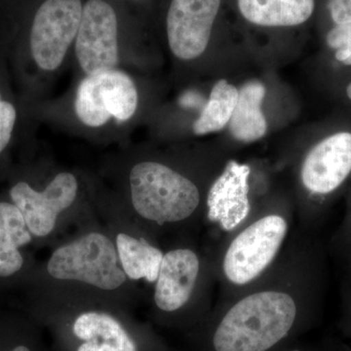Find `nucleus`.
<instances>
[{"instance_id": "obj_1", "label": "nucleus", "mask_w": 351, "mask_h": 351, "mask_svg": "<svg viewBox=\"0 0 351 351\" xmlns=\"http://www.w3.org/2000/svg\"><path fill=\"white\" fill-rule=\"evenodd\" d=\"M29 304L93 302L132 311L142 297L126 276L107 226L98 214L53 246L23 286Z\"/></svg>"}, {"instance_id": "obj_2", "label": "nucleus", "mask_w": 351, "mask_h": 351, "mask_svg": "<svg viewBox=\"0 0 351 351\" xmlns=\"http://www.w3.org/2000/svg\"><path fill=\"white\" fill-rule=\"evenodd\" d=\"M128 156L113 168L112 191H99L156 239L195 223L203 209L197 184L164 161Z\"/></svg>"}, {"instance_id": "obj_3", "label": "nucleus", "mask_w": 351, "mask_h": 351, "mask_svg": "<svg viewBox=\"0 0 351 351\" xmlns=\"http://www.w3.org/2000/svg\"><path fill=\"white\" fill-rule=\"evenodd\" d=\"M302 304L291 289L253 290L208 327L207 351H277L299 329Z\"/></svg>"}, {"instance_id": "obj_4", "label": "nucleus", "mask_w": 351, "mask_h": 351, "mask_svg": "<svg viewBox=\"0 0 351 351\" xmlns=\"http://www.w3.org/2000/svg\"><path fill=\"white\" fill-rule=\"evenodd\" d=\"M32 319L49 328L58 351H151L149 332L131 311L114 304L78 302L27 304Z\"/></svg>"}, {"instance_id": "obj_5", "label": "nucleus", "mask_w": 351, "mask_h": 351, "mask_svg": "<svg viewBox=\"0 0 351 351\" xmlns=\"http://www.w3.org/2000/svg\"><path fill=\"white\" fill-rule=\"evenodd\" d=\"M92 182L75 171L53 170L43 184L14 182L9 198L17 206L38 245L54 246L96 214Z\"/></svg>"}, {"instance_id": "obj_6", "label": "nucleus", "mask_w": 351, "mask_h": 351, "mask_svg": "<svg viewBox=\"0 0 351 351\" xmlns=\"http://www.w3.org/2000/svg\"><path fill=\"white\" fill-rule=\"evenodd\" d=\"M204 274V260L193 247L179 245L164 252L152 294L154 313L161 322L195 324Z\"/></svg>"}, {"instance_id": "obj_7", "label": "nucleus", "mask_w": 351, "mask_h": 351, "mask_svg": "<svg viewBox=\"0 0 351 351\" xmlns=\"http://www.w3.org/2000/svg\"><path fill=\"white\" fill-rule=\"evenodd\" d=\"M289 221L279 213L252 219L226 247L221 271L230 285L245 287L255 282L269 269L282 248Z\"/></svg>"}, {"instance_id": "obj_8", "label": "nucleus", "mask_w": 351, "mask_h": 351, "mask_svg": "<svg viewBox=\"0 0 351 351\" xmlns=\"http://www.w3.org/2000/svg\"><path fill=\"white\" fill-rule=\"evenodd\" d=\"M140 95L133 77L122 69L83 75L73 96L77 121L91 130L108 123H128L137 114Z\"/></svg>"}, {"instance_id": "obj_9", "label": "nucleus", "mask_w": 351, "mask_h": 351, "mask_svg": "<svg viewBox=\"0 0 351 351\" xmlns=\"http://www.w3.org/2000/svg\"><path fill=\"white\" fill-rule=\"evenodd\" d=\"M82 0H44L29 32V51L36 68L54 75L75 45L82 22Z\"/></svg>"}, {"instance_id": "obj_10", "label": "nucleus", "mask_w": 351, "mask_h": 351, "mask_svg": "<svg viewBox=\"0 0 351 351\" xmlns=\"http://www.w3.org/2000/svg\"><path fill=\"white\" fill-rule=\"evenodd\" d=\"M95 207L112 235L120 265L128 278L134 282L145 280L154 284L164 256L156 239L97 188Z\"/></svg>"}, {"instance_id": "obj_11", "label": "nucleus", "mask_w": 351, "mask_h": 351, "mask_svg": "<svg viewBox=\"0 0 351 351\" xmlns=\"http://www.w3.org/2000/svg\"><path fill=\"white\" fill-rule=\"evenodd\" d=\"M73 52L83 75L120 69L119 17L110 2H85Z\"/></svg>"}, {"instance_id": "obj_12", "label": "nucleus", "mask_w": 351, "mask_h": 351, "mask_svg": "<svg viewBox=\"0 0 351 351\" xmlns=\"http://www.w3.org/2000/svg\"><path fill=\"white\" fill-rule=\"evenodd\" d=\"M221 0H172L166 18L168 44L182 62L195 61L204 54Z\"/></svg>"}, {"instance_id": "obj_13", "label": "nucleus", "mask_w": 351, "mask_h": 351, "mask_svg": "<svg viewBox=\"0 0 351 351\" xmlns=\"http://www.w3.org/2000/svg\"><path fill=\"white\" fill-rule=\"evenodd\" d=\"M351 175V132L331 134L311 149L301 167L302 186L316 197L334 195Z\"/></svg>"}, {"instance_id": "obj_14", "label": "nucleus", "mask_w": 351, "mask_h": 351, "mask_svg": "<svg viewBox=\"0 0 351 351\" xmlns=\"http://www.w3.org/2000/svg\"><path fill=\"white\" fill-rule=\"evenodd\" d=\"M32 244L20 210L10 200L0 201V287L24 286L38 265L27 249Z\"/></svg>"}, {"instance_id": "obj_15", "label": "nucleus", "mask_w": 351, "mask_h": 351, "mask_svg": "<svg viewBox=\"0 0 351 351\" xmlns=\"http://www.w3.org/2000/svg\"><path fill=\"white\" fill-rule=\"evenodd\" d=\"M246 164L230 161L210 186L206 197L207 218L226 230L239 226L250 213L249 176Z\"/></svg>"}, {"instance_id": "obj_16", "label": "nucleus", "mask_w": 351, "mask_h": 351, "mask_svg": "<svg viewBox=\"0 0 351 351\" xmlns=\"http://www.w3.org/2000/svg\"><path fill=\"white\" fill-rule=\"evenodd\" d=\"M240 12L250 23L263 27H294L313 14L314 0H239Z\"/></svg>"}, {"instance_id": "obj_17", "label": "nucleus", "mask_w": 351, "mask_h": 351, "mask_svg": "<svg viewBox=\"0 0 351 351\" xmlns=\"http://www.w3.org/2000/svg\"><path fill=\"white\" fill-rule=\"evenodd\" d=\"M265 88L258 82L246 83L239 90V101L230 126V134L242 143H253L265 137L267 122L262 110Z\"/></svg>"}, {"instance_id": "obj_18", "label": "nucleus", "mask_w": 351, "mask_h": 351, "mask_svg": "<svg viewBox=\"0 0 351 351\" xmlns=\"http://www.w3.org/2000/svg\"><path fill=\"white\" fill-rule=\"evenodd\" d=\"M239 90L225 80H219L212 88L209 99L193 123V133L204 136L221 131L230 123L239 101Z\"/></svg>"}, {"instance_id": "obj_19", "label": "nucleus", "mask_w": 351, "mask_h": 351, "mask_svg": "<svg viewBox=\"0 0 351 351\" xmlns=\"http://www.w3.org/2000/svg\"><path fill=\"white\" fill-rule=\"evenodd\" d=\"M31 323L17 315H0V351H43Z\"/></svg>"}, {"instance_id": "obj_20", "label": "nucleus", "mask_w": 351, "mask_h": 351, "mask_svg": "<svg viewBox=\"0 0 351 351\" xmlns=\"http://www.w3.org/2000/svg\"><path fill=\"white\" fill-rule=\"evenodd\" d=\"M17 121V110L10 101L3 100L0 93V156L5 152Z\"/></svg>"}, {"instance_id": "obj_21", "label": "nucleus", "mask_w": 351, "mask_h": 351, "mask_svg": "<svg viewBox=\"0 0 351 351\" xmlns=\"http://www.w3.org/2000/svg\"><path fill=\"white\" fill-rule=\"evenodd\" d=\"M326 43L332 50L338 51L351 48V23L336 25L328 32Z\"/></svg>"}, {"instance_id": "obj_22", "label": "nucleus", "mask_w": 351, "mask_h": 351, "mask_svg": "<svg viewBox=\"0 0 351 351\" xmlns=\"http://www.w3.org/2000/svg\"><path fill=\"white\" fill-rule=\"evenodd\" d=\"M328 9L335 25L351 23V0H329Z\"/></svg>"}, {"instance_id": "obj_23", "label": "nucleus", "mask_w": 351, "mask_h": 351, "mask_svg": "<svg viewBox=\"0 0 351 351\" xmlns=\"http://www.w3.org/2000/svg\"><path fill=\"white\" fill-rule=\"evenodd\" d=\"M335 58L339 63L345 66H351V48L350 49H343L335 51Z\"/></svg>"}, {"instance_id": "obj_24", "label": "nucleus", "mask_w": 351, "mask_h": 351, "mask_svg": "<svg viewBox=\"0 0 351 351\" xmlns=\"http://www.w3.org/2000/svg\"><path fill=\"white\" fill-rule=\"evenodd\" d=\"M277 351H306V350H304V348H299V346H294V348H285V350H277Z\"/></svg>"}, {"instance_id": "obj_25", "label": "nucleus", "mask_w": 351, "mask_h": 351, "mask_svg": "<svg viewBox=\"0 0 351 351\" xmlns=\"http://www.w3.org/2000/svg\"><path fill=\"white\" fill-rule=\"evenodd\" d=\"M346 96H348V98L351 101V82H350V84H348V87H346Z\"/></svg>"}, {"instance_id": "obj_26", "label": "nucleus", "mask_w": 351, "mask_h": 351, "mask_svg": "<svg viewBox=\"0 0 351 351\" xmlns=\"http://www.w3.org/2000/svg\"><path fill=\"white\" fill-rule=\"evenodd\" d=\"M151 351H160L159 350V348H156V350H151Z\"/></svg>"}]
</instances>
